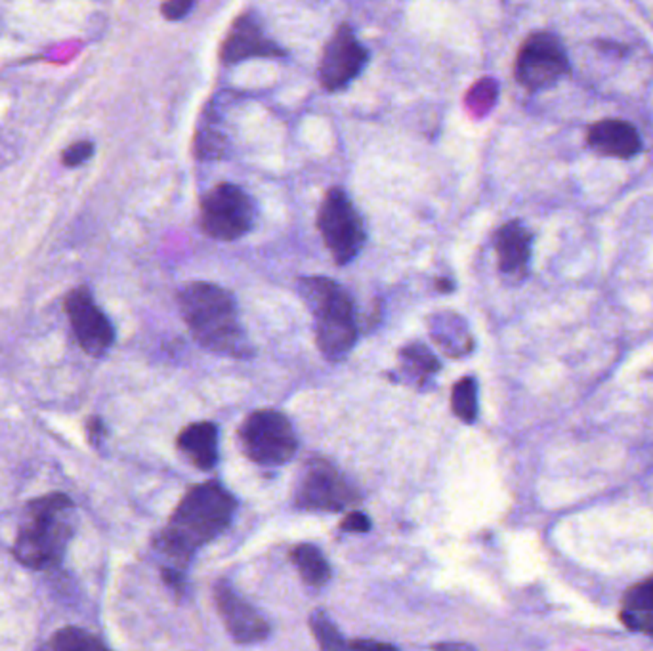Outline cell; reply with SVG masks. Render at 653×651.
Returning a JSON list of instances; mask_svg holds the SVG:
<instances>
[{"label": "cell", "instance_id": "d4e9b609", "mask_svg": "<svg viewBox=\"0 0 653 651\" xmlns=\"http://www.w3.org/2000/svg\"><path fill=\"white\" fill-rule=\"evenodd\" d=\"M621 621L631 631L653 634V611L644 609H625L621 614Z\"/></svg>", "mask_w": 653, "mask_h": 651}, {"label": "cell", "instance_id": "4fadbf2b", "mask_svg": "<svg viewBox=\"0 0 653 651\" xmlns=\"http://www.w3.org/2000/svg\"><path fill=\"white\" fill-rule=\"evenodd\" d=\"M214 602L230 636L238 644H258L270 636L268 621L228 583L216 584Z\"/></svg>", "mask_w": 653, "mask_h": 651}, {"label": "cell", "instance_id": "4316f807", "mask_svg": "<svg viewBox=\"0 0 653 651\" xmlns=\"http://www.w3.org/2000/svg\"><path fill=\"white\" fill-rule=\"evenodd\" d=\"M341 529L346 533H367L371 529V519L363 512H351L344 518Z\"/></svg>", "mask_w": 653, "mask_h": 651}, {"label": "cell", "instance_id": "6da1fadb", "mask_svg": "<svg viewBox=\"0 0 653 651\" xmlns=\"http://www.w3.org/2000/svg\"><path fill=\"white\" fill-rule=\"evenodd\" d=\"M235 506L233 494L216 481L191 487L157 537V549L173 559V569H184L203 544L230 527Z\"/></svg>", "mask_w": 653, "mask_h": 651}, {"label": "cell", "instance_id": "f1b7e54d", "mask_svg": "<svg viewBox=\"0 0 653 651\" xmlns=\"http://www.w3.org/2000/svg\"><path fill=\"white\" fill-rule=\"evenodd\" d=\"M86 428H88V439L93 441L94 446H98L100 439L106 436V426H103L100 416H90L88 422H86Z\"/></svg>", "mask_w": 653, "mask_h": 651}, {"label": "cell", "instance_id": "ac0fdd59", "mask_svg": "<svg viewBox=\"0 0 653 651\" xmlns=\"http://www.w3.org/2000/svg\"><path fill=\"white\" fill-rule=\"evenodd\" d=\"M401 379L407 384L423 388L439 371L438 358L423 342H411L399 350Z\"/></svg>", "mask_w": 653, "mask_h": 651}, {"label": "cell", "instance_id": "8992f818", "mask_svg": "<svg viewBox=\"0 0 653 651\" xmlns=\"http://www.w3.org/2000/svg\"><path fill=\"white\" fill-rule=\"evenodd\" d=\"M201 229L211 239L231 243L254 228L256 206L238 184H218L201 199Z\"/></svg>", "mask_w": 653, "mask_h": 651}, {"label": "cell", "instance_id": "7c38bea8", "mask_svg": "<svg viewBox=\"0 0 653 651\" xmlns=\"http://www.w3.org/2000/svg\"><path fill=\"white\" fill-rule=\"evenodd\" d=\"M285 50L266 35L256 12L246 10L231 23L222 43L220 58L226 65L241 63L249 58H283Z\"/></svg>", "mask_w": 653, "mask_h": 651}, {"label": "cell", "instance_id": "44dd1931", "mask_svg": "<svg viewBox=\"0 0 653 651\" xmlns=\"http://www.w3.org/2000/svg\"><path fill=\"white\" fill-rule=\"evenodd\" d=\"M453 413L466 424H472L478 419V382L474 376H463L453 386L451 392Z\"/></svg>", "mask_w": 653, "mask_h": 651}, {"label": "cell", "instance_id": "cb8c5ba5", "mask_svg": "<svg viewBox=\"0 0 653 651\" xmlns=\"http://www.w3.org/2000/svg\"><path fill=\"white\" fill-rule=\"evenodd\" d=\"M93 155H94V143L88 141V140H81V141L73 143V146H69L68 149L63 151L61 163L65 166L75 168V166L85 165L90 157H93Z\"/></svg>", "mask_w": 653, "mask_h": 651}, {"label": "cell", "instance_id": "9c48e42d", "mask_svg": "<svg viewBox=\"0 0 653 651\" xmlns=\"http://www.w3.org/2000/svg\"><path fill=\"white\" fill-rule=\"evenodd\" d=\"M358 489L325 459L306 462L296 487V506L304 510L343 512L359 501Z\"/></svg>", "mask_w": 653, "mask_h": 651}, {"label": "cell", "instance_id": "277c9868", "mask_svg": "<svg viewBox=\"0 0 653 651\" xmlns=\"http://www.w3.org/2000/svg\"><path fill=\"white\" fill-rule=\"evenodd\" d=\"M73 501L65 493L43 494L28 504V524L14 542V558L25 567L44 571L56 567L73 537V529L63 516L73 510Z\"/></svg>", "mask_w": 653, "mask_h": 651}, {"label": "cell", "instance_id": "484cf974", "mask_svg": "<svg viewBox=\"0 0 653 651\" xmlns=\"http://www.w3.org/2000/svg\"><path fill=\"white\" fill-rule=\"evenodd\" d=\"M193 6L195 3H191V0H173V3H165L161 6V14L168 21H180L189 14Z\"/></svg>", "mask_w": 653, "mask_h": 651}, {"label": "cell", "instance_id": "7402d4cb", "mask_svg": "<svg viewBox=\"0 0 653 651\" xmlns=\"http://www.w3.org/2000/svg\"><path fill=\"white\" fill-rule=\"evenodd\" d=\"M310 629L321 651H348L350 642L344 640L341 631L335 627V623L323 611H316L310 617Z\"/></svg>", "mask_w": 653, "mask_h": 651}, {"label": "cell", "instance_id": "d6986e66", "mask_svg": "<svg viewBox=\"0 0 653 651\" xmlns=\"http://www.w3.org/2000/svg\"><path fill=\"white\" fill-rule=\"evenodd\" d=\"M293 564L308 587L321 589L331 579V566L323 552L313 544H298L291 552Z\"/></svg>", "mask_w": 653, "mask_h": 651}, {"label": "cell", "instance_id": "4dcf8cb0", "mask_svg": "<svg viewBox=\"0 0 653 651\" xmlns=\"http://www.w3.org/2000/svg\"><path fill=\"white\" fill-rule=\"evenodd\" d=\"M438 285H439V289H441V293H453V291H451V289H453V285H451V281H449V279H446V281H439Z\"/></svg>", "mask_w": 653, "mask_h": 651}, {"label": "cell", "instance_id": "7a4b0ae2", "mask_svg": "<svg viewBox=\"0 0 653 651\" xmlns=\"http://www.w3.org/2000/svg\"><path fill=\"white\" fill-rule=\"evenodd\" d=\"M178 306L191 336L201 348L231 359L254 356L251 338L239 319L238 302L230 291L214 283L193 281L180 289Z\"/></svg>", "mask_w": 653, "mask_h": 651}, {"label": "cell", "instance_id": "52a82bcc", "mask_svg": "<svg viewBox=\"0 0 653 651\" xmlns=\"http://www.w3.org/2000/svg\"><path fill=\"white\" fill-rule=\"evenodd\" d=\"M239 441L246 457L262 466L289 462L298 447L294 428L276 409H258L239 428Z\"/></svg>", "mask_w": 653, "mask_h": 651}, {"label": "cell", "instance_id": "5b68a950", "mask_svg": "<svg viewBox=\"0 0 653 651\" xmlns=\"http://www.w3.org/2000/svg\"><path fill=\"white\" fill-rule=\"evenodd\" d=\"M318 229L338 266H348L363 249L367 231L358 208L343 188H331L318 211Z\"/></svg>", "mask_w": 653, "mask_h": 651}, {"label": "cell", "instance_id": "f546056e", "mask_svg": "<svg viewBox=\"0 0 653 651\" xmlns=\"http://www.w3.org/2000/svg\"><path fill=\"white\" fill-rule=\"evenodd\" d=\"M434 651H476V649L470 644H463V642H446V644H438Z\"/></svg>", "mask_w": 653, "mask_h": 651}, {"label": "cell", "instance_id": "5bb4252c", "mask_svg": "<svg viewBox=\"0 0 653 651\" xmlns=\"http://www.w3.org/2000/svg\"><path fill=\"white\" fill-rule=\"evenodd\" d=\"M586 143L594 153L611 159H633L642 151V138L638 130L619 119L594 123L586 133Z\"/></svg>", "mask_w": 653, "mask_h": 651}, {"label": "cell", "instance_id": "8fae6325", "mask_svg": "<svg viewBox=\"0 0 653 651\" xmlns=\"http://www.w3.org/2000/svg\"><path fill=\"white\" fill-rule=\"evenodd\" d=\"M68 314L75 338L88 356L101 358L115 342V329L108 316L98 308L86 286H77L65 296Z\"/></svg>", "mask_w": 653, "mask_h": 651}, {"label": "cell", "instance_id": "ffe728a7", "mask_svg": "<svg viewBox=\"0 0 653 651\" xmlns=\"http://www.w3.org/2000/svg\"><path fill=\"white\" fill-rule=\"evenodd\" d=\"M50 651H111L98 636L78 627H63L50 640Z\"/></svg>", "mask_w": 653, "mask_h": 651}, {"label": "cell", "instance_id": "ba28073f", "mask_svg": "<svg viewBox=\"0 0 653 651\" xmlns=\"http://www.w3.org/2000/svg\"><path fill=\"white\" fill-rule=\"evenodd\" d=\"M568 73V52L554 33L537 31L526 38L514 63V76L521 86L537 92L556 84Z\"/></svg>", "mask_w": 653, "mask_h": 651}, {"label": "cell", "instance_id": "9a60e30c", "mask_svg": "<svg viewBox=\"0 0 653 651\" xmlns=\"http://www.w3.org/2000/svg\"><path fill=\"white\" fill-rule=\"evenodd\" d=\"M531 231L520 222L511 220L495 233V253H497L499 269L506 277H524L531 260Z\"/></svg>", "mask_w": 653, "mask_h": 651}, {"label": "cell", "instance_id": "83f0119b", "mask_svg": "<svg viewBox=\"0 0 653 651\" xmlns=\"http://www.w3.org/2000/svg\"><path fill=\"white\" fill-rule=\"evenodd\" d=\"M348 651H399L396 646L378 640H354L348 644Z\"/></svg>", "mask_w": 653, "mask_h": 651}, {"label": "cell", "instance_id": "3957f363", "mask_svg": "<svg viewBox=\"0 0 653 651\" xmlns=\"http://www.w3.org/2000/svg\"><path fill=\"white\" fill-rule=\"evenodd\" d=\"M298 294L316 319V342L321 356L344 361L358 344V314L354 298L341 283L323 276L298 281Z\"/></svg>", "mask_w": 653, "mask_h": 651}, {"label": "cell", "instance_id": "2e32d148", "mask_svg": "<svg viewBox=\"0 0 653 651\" xmlns=\"http://www.w3.org/2000/svg\"><path fill=\"white\" fill-rule=\"evenodd\" d=\"M178 449L199 468L211 470L218 462V426L214 422H193L178 436Z\"/></svg>", "mask_w": 653, "mask_h": 651}, {"label": "cell", "instance_id": "e0dca14e", "mask_svg": "<svg viewBox=\"0 0 653 651\" xmlns=\"http://www.w3.org/2000/svg\"><path fill=\"white\" fill-rule=\"evenodd\" d=\"M428 331L432 341L451 358L466 356L474 348V338L468 331L466 321L453 311L430 316Z\"/></svg>", "mask_w": 653, "mask_h": 651}, {"label": "cell", "instance_id": "30bf717a", "mask_svg": "<svg viewBox=\"0 0 653 651\" xmlns=\"http://www.w3.org/2000/svg\"><path fill=\"white\" fill-rule=\"evenodd\" d=\"M369 63V50L365 48L348 23L338 25L319 60L318 76L326 92L344 90L356 81Z\"/></svg>", "mask_w": 653, "mask_h": 651}, {"label": "cell", "instance_id": "603a6c76", "mask_svg": "<svg viewBox=\"0 0 653 651\" xmlns=\"http://www.w3.org/2000/svg\"><path fill=\"white\" fill-rule=\"evenodd\" d=\"M626 609H644L653 611V577L636 584L625 598Z\"/></svg>", "mask_w": 653, "mask_h": 651}]
</instances>
